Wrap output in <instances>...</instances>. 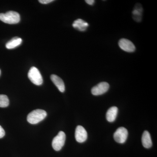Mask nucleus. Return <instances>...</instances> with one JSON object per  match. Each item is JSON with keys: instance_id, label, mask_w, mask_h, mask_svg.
I'll list each match as a JSON object with an SVG mask.
<instances>
[{"instance_id": "f257e3e1", "label": "nucleus", "mask_w": 157, "mask_h": 157, "mask_svg": "<svg viewBox=\"0 0 157 157\" xmlns=\"http://www.w3.org/2000/svg\"><path fill=\"white\" fill-rule=\"evenodd\" d=\"M47 116V113L45 110L37 109L33 110L28 115L27 121L30 124H35L43 120Z\"/></svg>"}, {"instance_id": "f03ea898", "label": "nucleus", "mask_w": 157, "mask_h": 157, "mask_svg": "<svg viewBox=\"0 0 157 157\" xmlns=\"http://www.w3.org/2000/svg\"><path fill=\"white\" fill-rule=\"evenodd\" d=\"M0 20L5 23L15 24L20 21V16L16 11H9L6 13H0Z\"/></svg>"}, {"instance_id": "7ed1b4c3", "label": "nucleus", "mask_w": 157, "mask_h": 157, "mask_svg": "<svg viewBox=\"0 0 157 157\" xmlns=\"http://www.w3.org/2000/svg\"><path fill=\"white\" fill-rule=\"evenodd\" d=\"M29 79L33 84L37 86L41 85L43 83V78L39 70L35 67H32L28 73Z\"/></svg>"}, {"instance_id": "20e7f679", "label": "nucleus", "mask_w": 157, "mask_h": 157, "mask_svg": "<svg viewBox=\"0 0 157 157\" xmlns=\"http://www.w3.org/2000/svg\"><path fill=\"white\" fill-rule=\"evenodd\" d=\"M66 134L63 132L60 131L53 138L52 141V147L56 151L60 150L64 145L66 140Z\"/></svg>"}, {"instance_id": "39448f33", "label": "nucleus", "mask_w": 157, "mask_h": 157, "mask_svg": "<svg viewBox=\"0 0 157 157\" xmlns=\"http://www.w3.org/2000/svg\"><path fill=\"white\" fill-rule=\"evenodd\" d=\"M128 131L124 127H120L116 130L113 135L114 140L119 143L123 144L126 141Z\"/></svg>"}, {"instance_id": "423d86ee", "label": "nucleus", "mask_w": 157, "mask_h": 157, "mask_svg": "<svg viewBox=\"0 0 157 157\" xmlns=\"http://www.w3.org/2000/svg\"><path fill=\"white\" fill-rule=\"evenodd\" d=\"M109 84L107 82H103L92 88L91 93L94 96L101 95L107 92L109 90Z\"/></svg>"}, {"instance_id": "0eeeda50", "label": "nucleus", "mask_w": 157, "mask_h": 157, "mask_svg": "<svg viewBox=\"0 0 157 157\" xmlns=\"http://www.w3.org/2000/svg\"><path fill=\"white\" fill-rule=\"evenodd\" d=\"M118 45L122 50L126 52H134L136 49L135 45L128 39H121L119 41Z\"/></svg>"}, {"instance_id": "6e6552de", "label": "nucleus", "mask_w": 157, "mask_h": 157, "mask_svg": "<svg viewBox=\"0 0 157 157\" xmlns=\"http://www.w3.org/2000/svg\"><path fill=\"white\" fill-rule=\"evenodd\" d=\"M75 136L77 142L83 143L87 139V133L83 127L78 125L76 127Z\"/></svg>"}, {"instance_id": "1a4fd4ad", "label": "nucleus", "mask_w": 157, "mask_h": 157, "mask_svg": "<svg viewBox=\"0 0 157 157\" xmlns=\"http://www.w3.org/2000/svg\"><path fill=\"white\" fill-rule=\"evenodd\" d=\"M143 9L140 3H137L135 5L132 11V17L133 19L137 22H140L142 21Z\"/></svg>"}, {"instance_id": "9d476101", "label": "nucleus", "mask_w": 157, "mask_h": 157, "mask_svg": "<svg viewBox=\"0 0 157 157\" xmlns=\"http://www.w3.org/2000/svg\"><path fill=\"white\" fill-rule=\"evenodd\" d=\"M51 79L54 84L57 87L60 92L62 93L64 92L65 86L64 82L61 78L56 75L52 74L50 76Z\"/></svg>"}, {"instance_id": "9b49d317", "label": "nucleus", "mask_w": 157, "mask_h": 157, "mask_svg": "<svg viewBox=\"0 0 157 157\" xmlns=\"http://www.w3.org/2000/svg\"><path fill=\"white\" fill-rule=\"evenodd\" d=\"M72 25L74 29L77 30L84 32L86 30L89 24L82 19H77L74 21Z\"/></svg>"}, {"instance_id": "f8f14e48", "label": "nucleus", "mask_w": 157, "mask_h": 157, "mask_svg": "<svg viewBox=\"0 0 157 157\" xmlns=\"http://www.w3.org/2000/svg\"><path fill=\"white\" fill-rule=\"evenodd\" d=\"M118 110V109L116 107H112L108 109L106 113V119L108 121L113 122L115 120L117 117Z\"/></svg>"}, {"instance_id": "ddd939ff", "label": "nucleus", "mask_w": 157, "mask_h": 157, "mask_svg": "<svg viewBox=\"0 0 157 157\" xmlns=\"http://www.w3.org/2000/svg\"><path fill=\"white\" fill-rule=\"evenodd\" d=\"M142 143L145 148H149L152 145V142L149 132L145 131L144 132L142 136Z\"/></svg>"}, {"instance_id": "4468645a", "label": "nucleus", "mask_w": 157, "mask_h": 157, "mask_svg": "<svg viewBox=\"0 0 157 157\" xmlns=\"http://www.w3.org/2000/svg\"><path fill=\"white\" fill-rule=\"evenodd\" d=\"M22 42V40L21 38L17 37H14L6 43V48L9 49H13L20 45Z\"/></svg>"}, {"instance_id": "2eb2a0df", "label": "nucleus", "mask_w": 157, "mask_h": 157, "mask_svg": "<svg viewBox=\"0 0 157 157\" xmlns=\"http://www.w3.org/2000/svg\"><path fill=\"white\" fill-rule=\"evenodd\" d=\"M9 98L6 95H0V107H6L9 106Z\"/></svg>"}, {"instance_id": "dca6fc26", "label": "nucleus", "mask_w": 157, "mask_h": 157, "mask_svg": "<svg viewBox=\"0 0 157 157\" xmlns=\"http://www.w3.org/2000/svg\"><path fill=\"white\" fill-rule=\"evenodd\" d=\"M5 134H6V133H5V130L0 125V138L4 137L5 136Z\"/></svg>"}, {"instance_id": "f3484780", "label": "nucleus", "mask_w": 157, "mask_h": 157, "mask_svg": "<svg viewBox=\"0 0 157 157\" xmlns=\"http://www.w3.org/2000/svg\"><path fill=\"white\" fill-rule=\"evenodd\" d=\"M53 0H39V2L42 4H47L53 2Z\"/></svg>"}, {"instance_id": "a211bd4d", "label": "nucleus", "mask_w": 157, "mask_h": 157, "mask_svg": "<svg viewBox=\"0 0 157 157\" xmlns=\"http://www.w3.org/2000/svg\"><path fill=\"white\" fill-rule=\"evenodd\" d=\"M87 3L88 5H90V6H93L94 4V0H86L85 1Z\"/></svg>"}, {"instance_id": "6ab92c4d", "label": "nucleus", "mask_w": 157, "mask_h": 157, "mask_svg": "<svg viewBox=\"0 0 157 157\" xmlns=\"http://www.w3.org/2000/svg\"><path fill=\"white\" fill-rule=\"evenodd\" d=\"M1 70H0V75H1Z\"/></svg>"}]
</instances>
